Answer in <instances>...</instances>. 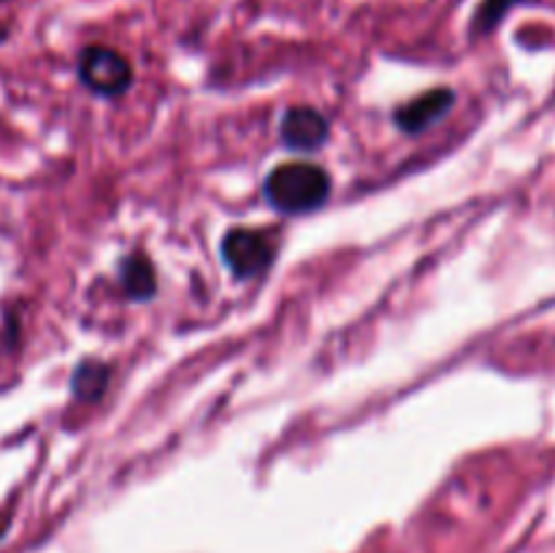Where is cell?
Returning a JSON list of instances; mask_svg holds the SVG:
<instances>
[{
  "instance_id": "1",
  "label": "cell",
  "mask_w": 555,
  "mask_h": 553,
  "mask_svg": "<svg viewBox=\"0 0 555 553\" xmlns=\"http://www.w3.org/2000/svg\"><path fill=\"white\" fill-rule=\"evenodd\" d=\"M263 195L282 215H309L328 201L331 177L314 163H282L266 177Z\"/></svg>"
},
{
  "instance_id": "2",
  "label": "cell",
  "mask_w": 555,
  "mask_h": 553,
  "mask_svg": "<svg viewBox=\"0 0 555 553\" xmlns=\"http://www.w3.org/2000/svg\"><path fill=\"white\" fill-rule=\"evenodd\" d=\"M76 76L92 95L117 98L133 85V65L117 49L92 43V47H85L79 52Z\"/></svg>"
},
{
  "instance_id": "3",
  "label": "cell",
  "mask_w": 555,
  "mask_h": 553,
  "mask_svg": "<svg viewBox=\"0 0 555 553\" xmlns=\"http://www.w3.org/2000/svg\"><path fill=\"white\" fill-rule=\"evenodd\" d=\"M220 255L236 280H253L274 263L276 236L260 228H231L222 236Z\"/></svg>"
},
{
  "instance_id": "4",
  "label": "cell",
  "mask_w": 555,
  "mask_h": 553,
  "mask_svg": "<svg viewBox=\"0 0 555 553\" xmlns=\"http://www.w3.org/2000/svg\"><path fill=\"white\" fill-rule=\"evenodd\" d=\"M282 144L293 152H314L328 141L331 125L318 108L291 106L280 123Z\"/></svg>"
},
{
  "instance_id": "5",
  "label": "cell",
  "mask_w": 555,
  "mask_h": 553,
  "mask_svg": "<svg viewBox=\"0 0 555 553\" xmlns=\"http://www.w3.org/2000/svg\"><path fill=\"white\" fill-rule=\"evenodd\" d=\"M455 103V92L448 90V87H437V90H428L423 95L412 98V101L401 103L396 108L393 119L399 125L401 133H410V136H421L423 130L431 128L437 119H442L444 114L453 108Z\"/></svg>"
},
{
  "instance_id": "6",
  "label": "cell",
  "mask_w": 555,
  "mask_h": 553,
  "mask_svg": "<svg viewBox=\"0 0 555 553\" xmlns=\"http://www.w3.org/2000/svg\"><path fill=\"white\" fill-rule=\"evenodd\" d=\"M119 280H122L125 293H128L133 301H146L157 293V271L146 255L135 253L119 263Z\"/></svg>"
},
{
  "instance_id": "7",
  "label": "cell",
  "mask_w": 555,
  "mask_h": 553,
  "mask_svg": "<svg viewBox=\"0 0 555 553\" xmlns=\"http://www.w3.org/2000/svg\"><path fill=\"white\" fill-rule=\"evenodd\" d=\"M108 366L101 361H81L70 374V394L79 401H98L108 388Z\"/></svg>"
},
{
  "instance_id": "8",
  "label": "cell",
  "mask_w": 555,
  "mask_h": 553,
  "mask_svg": "<svg viewBox=\"0 0 555 553\" xmlns=\"http://www.w3.org/2000/svg\"><path fill=\"white\" fill-rule=\"evenodd\" d=\"M520 3H526V0H480L475 16H472V36L482 38L488 36V33H493L502 25L504 16Z\"/></svg>"
},
{
  "instance_id": "9",
  "label": "cell",
  "mask_w": 555,
  "mask_h": 553,
  "mask_svg": "<svg viewBox=\"0 0 555 553\" xmlns=\"http://www.w3.org/2000/svg\"><path fill=\"white\" fill-rule=\"evenodd\" d=\"M5 526H9V524H5V518L0 515V540H3V535H5Z\"/></svg>"
}]
</instances>
